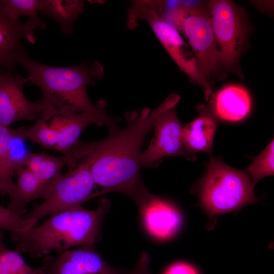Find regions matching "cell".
I'll return each mask as SVG.
<instances>
[{
    "label": "cell",
    "mask_w": 274,
    "mask_h": 274,
    "mask_svg": "<svg viewBox=\"0 0 274 274\" xmlns=\"http://www.w3.org/2000/svg\"><path fill=\"white\" fill-rule=\"evenodd\" d=\"M159 8L160 14L186 39L201 73L208 81L220 62L207 10L180 2L172 7Z\"/></svg>",
    "instance_id": "5b68a950"
},
{
    "label": "cell",
    "mask_w": 274,
    "mask_h": 274,
    "mask_svg": "<svg viewBox=\"0 0 274 274\" xmlns=\"http://www.w3.org/2000/svg\"><path fill=\"white\" fill-rule=\"evenodd\" d=\"M16 129L0 125V160L5 155L16 134Z\"/></svg>",
    "instance_id": "484cf974"
},
{
    "label": "cell",
    "mask_w": 274,
    "mask_h": 274,
    "mask_svg": "<svg viewBox=\"0 0 274 274\" xmlns=\"http://www.w3.org/2000/svg\"><path fill=\"white\" fill-rule=\"evenodd\" d=\"M39 28L33 20L24 22L12 20L0 11V66L14 72L16 58L22 52V41L25 39L36 43L35 31Z\"/></svg>",
    "instance_id": "4fadbf2b"
},
{
    "label": "cell",
    "mask_w": 274,
    "mask_h": 274,
    "mask_svg": "<svg viewBox=\"0 0 274 274\" xmlns=\"http://www.w3.org/2000/svg\"><path fill=\"white\" fill-rule=\"evenodd\" d=\"M163 274H199V273L192 265L179 261L169 265Z\"/></svg>",
    "instance_id": "83f0119b"
},
{
    "label": "cell",
    "mask_w": 274,
    "mask_h": 274,
    "mask_svg": "<svg viewBox=\"0 0 274 274\" xmlns=\"http://www.w3.org/2000/svg\"><path fill=\"white\" fill-rule=\"evenodd\" d=\"M131 13L145 20L180 70L203 90L207 100L212 103L214 94L210 82L201 73L195 57L178 29L160 13L155 1L132 3Z\"/></svg>",
    "instance_id": "8992f818"
},
{
    "label": "cell",
    "mask_w": 274,
    "mask_h": 274,
    "mask_svg": "<svg viewBox=\"0 0 274 274\" xmlns=\"http://www.w3.org/2000/svg\"><path fill=\"white\" fill-rule=\"evenodd\" d=\"M214 109L221 119L228 121L242 120L249 113L251 99L247 90L235 84L226 85L214 95Z\"/></svg>",
    "instance_id": "e0dca14e"
},
{
    "label": "cell",
    "mask_w": 274,
    "mask_h": 274,
    "mask_svg": "<svg viewBox=\"0 0 274 274\" xmlns=\"http://www.w3.org/2000/svg\"><path fill=\"white\" fill-rule=\"evenodd\" d=\"M206 172L196 187L199 203L211 218L235 212L258 201L249 174L211 157Z\"/></svg>",
    "instance_id": "277c9868"
},
{
    "label": "cell",
    "mask_w": 274,
    "mask_h": 274,
    "mask_svg": "<svg viewBox=\"0 0 274 274\" xmlns=\"http://www.w3.org/2000/svg\"><path fill=\"white\" fill-rule=\"evenodd\" d=\"M67 162L64 155L58 157L44 152H30L25 166L48 188L61 175V170Z\"/></svg>",
    "instance_id": "ffe728a7"
},
{
    "label": "cell",
    "mask_w": 274,
    "mask_h": 274,
    "mask_svg": "<svg viewBox=\"0 0 274 274\" xmlns=\"http://www.w3.org/2000/svg\"><path fill=\"white\" fill-rule=\"evenodd\" d=\"M29 81L13 72H0V125L9 127L17 121L36 120L43 114L40 100L32 102L25 95L24 85Z\"/></svg>",
    "instance_id": "30bf717a"
},
{
    "label": "cell",
    "mask_w": 274,
    "mask_h": 274,
    "mask_svg": "<svg viewBox=\"0 0 274 274\" xmlns=\"http://www.w3.org/2000/svg\"><path fill=\"white\" fill-rule=\"evenodd\" d=\"M22 135V126L16 128L10 146L5 155L0 160V191L8 195L15 183L13 177L16 170L25 166L30 152L24 143Z\"/></svg>",
    "instance_id": "ac0fdd59"
},
{
    "label": "cell",
    "mask_w": 274,
    "mask_h": 274,
    "mask_svg": "<svg viewBox=\"0 0 274 274\" xmlns=\"http://www.w3.org/2000/svg\"><path fill=\"white\" fill-rule=\"evenodd\" d=\"M138 207L146 231L155 239H169L181 227L182 216L179 210L157 196L150 193Z\"/></svg>",
    "instance_id": "7c38bea8"
},
{
    "label": "cell",
    "mask_w": 274,
    "mask_h": 274,
    "mask_svg": "<svg viewBox=\"0 0 274 274\" xmlns=\"http://www.w3.org/2000/svg\"><path fill=\"white\" fill-rule=\"evenodd\" d=\"M37 223L18 216L0 204V230H7L13 233L27 231Z\"/></svg>",
    "instance_id": "d4e9b609"
},
{
    "label": "cell",
    "mask_w": 274,
    "mask_h": 274,
    "mask_svg": "<svg viewBox=\"0 0 274 274\" xmlns=\"http://www.w3.org/2000/svg\"><path fill=\"white\" fill-rule=\"evenodd\" d=\"M84 2L78 0H41L39 11L54 19L65 34L72 32L74 23L83 11Z\"/></svg>",
    "instance_id": "d6986e66"
},
{
    "label": "cell",
    "mask_w": 274,
    "mask_h": 274,
    "mask_svg": "<svg viewBox=\"0 0 274 274\" xmlns=\"http://www.w3.org/2000/svg\"><path fill=\"white\" fill-rule=\"evenodd\" d=\"M22 135L25 140L28 139L45 148L56 149L57 132L44 115L28 127L22 126Z\"/></svg>",
    "instance_id": "7402d4cb"
},
{
    "label": "cell",
    "mask_w": 274,
    "mask_h": 274,
    "mask_svg": "<svg viewBox=\"0 0 274 274\" xmlns=\"http://www.w3.org/2000/svg\"><path fill=\"white\" fill-rule=\"evenodd\" d=\"M46 274H119L94 246L80 247L59 253L57 257H44L41 266Z\"/></svg>",
    "instance_id": "8fae6325"
},
{
    "label": "cell",
    "mask_w": 274,
    "mask_h": 274,
    "mask_svg": "<svg viewBox=\"0 0 274 274\" xmlns=\"http://www.w3.org/2000/svg\"><path fill=\"white\" fill-rule=\"evenodd\" d=\"M40 0H0V11L14 20L25 16L33 20L39 28L44 29L45 23L38 16L40 10Z\"/></svg>",
    "instance_id": "603a6c76"
},
{
    "label": "cell",
    "mask_w": 274,
    "mask_h": 274,
    "mask_svg": "<svg viewBox=\"0 0 274 274\" xmlns=\"http://www.w3.org/2000/svg\"><path fill=\"white\" fill-rule=\"evenodd\" d=\"M16 61L27 71L29 81L41 90L43 108L86 113L94 119L97 125L106 126L109 131L118 128L113 118L103 108L94 105L87 93V86L93 84L95 80L104 75L99 62L53 66L34 60L23 51L18 54Z\"/></svg>",
    "instance_id": "7a4b0ae2"
},
{
    "label": "cell",
    "mask_w": 274,
    "mask_h": 274,
    "mask_svg": "<svg viewBox=\"0 0 274 274\" xmlns=\"http://www.w3.org/2000/svg\"><path fill=\"white\" fill-rule=\"evenodd\" d=\"M17 180L10 193L7 209L18 216L26 212V206L36 199H43L48 187L25 166L15 173Z\"/></svg>",
    "instance_id": "2e32d148"
},
{
    "label": "cell",
    "mask_w": 274,
    "mask_h": 274,
    "mask_svg": "<svg viewBox=\"0 0 274 274\" xmlns=\"http://www.w3.org/2000/svg\"><path fill=\"white\" fill-rule=\"evenodd\" d=\"M180 97L172 94L155 110L145 108L127 116L123 128L109 131L100 140L79 141L66 154L67 165L83 164L90 170L95 185L102 187L97 196L119 192L138 206L150 193L141 176L140 158L144 140L160 114L176 107Z\"/></svg>",
    "instance_id": "6da1fadb"
},
{
    "label": "cell",
    "mask_w": 274,
    "mask_h": 274,
    "mask_svg": "<svg viewBox=\"0 0 274 274\" xmlns=\"http://www.w3.org/2000/svg\"><path fill=\"white\" fill-rule=\"evenodd\" d=\"M150 263L149 254L143 252L131 270L126 272L121 270L119 274H151L149 267Z\"/></svg>",
    "instance_id": "4316f807"
},
{
    "label": "cell",
    "mask_w": 274,
    "mask_h": 274,
    "mask_svg": "<svg viewBox=\"0 0 274 274\" xmlns=\"http://www.w3.org/2000/svg\"><path fill=\"white\" fill-rule=\"evenodd\" d=\"M110 207L105 197L99 199L95 209L82 206L49 216L42 223L25 232L13 233L16 250L33 258L44 257L72 249L94 246L100 239L101 228Z\"/></svg>",
    "instance_id": "3957f363"
},
{
    "label": "cell",
    "mask_w": 274,
    "mask_h": 274,
    "mask_svg": "<svg viewBox=\"0 0 274 274\" xmlns=\"http://www.w3.org/2000/svg\"><path fill=\"white\" fill-rule=\"evenodd\" d=\"M65 174L56 180L47 190L43 201L22 216L36 223L48 216L82 206L96 197L95 183L88 167L83 164L68 165Z\"/></svg>",
    "instance_id": "52a82bcc"
},
{
    "label": "cell",
    "mask_w": 274,
    "mask_h": 274,
    "mask_svg": "<svg viewBox=\"0 0 274 274\" xmlns=\"http://www.w3.org/2000/svg\"><path fill=\"white\" fill-rule=\"evenodd\" d=\"M153 128L154 133L152 139L141 155L142 167L157 165L165 157L183 156L191 160L184 145L183 125L178 119L175 107L160 114Z\"/></svg>",
    "instance_id": "9c48e42d"
},
{
    "label": "cell",
    "mask_w": 274,
    "mask_h": 274,
    "mask_svg": "<svg viewBox=\"0 0 274 274\" xmlns=\"http://www.w3.org/2000/svg\"><path fill=\"white\" fill-rule=\"evenodd\" d=\"M273 139L257 156L253 157V163L245 171L250 176L254 186L261 179L273 175Z\"/></svg>",
    "instance_id": "cb8c5ba5"
},
{
    "label": "cell",
    "mask_w": 274,
    "mask_h": 274,
    "mask_svg": "<svg viewBox=\"0 0 274 274\" xmlns=\"http://www.w3.org/2000/svg\"><path fill=\"white\" fill-rule=\"evenodd\" d=\"M207 11L220 64L231 67L236 62L245 43L246 26L244 11L227 0L209 1Z\"/></svg>",
    "instance_id": "ba28073f"
},
{
    "label": "cell",
    "mask_w": 274,
    "mask_h": 274,
    "mask_svg": "<svg viewBox=\"0 0 274 274\" xmlns=\"http://www.w3.org/2000/svg\"><path fill=\"white\" fill-rule=\"evenodd\" d=\"M55 129L57 134L56 151L66 154L80 140L83 130L89 125L96 122L90 115L79 112H73L43 108V114Z\"/></svg>",
    "instance_id": "5bb4252c"
},
{
    "label": "cell",
    "mask_w": 274,
    "mask_h": 274,
    "mask_svg": "<svg viewBox=\"0 0 274 274\" xmlns=\"http://www.w3.org/2000/svg\"><path fill=\"white\" fill-rule=\"evenodd\" d=\"M217 127L216 120L209 111L201 108L199 116L183 126V140L191 160H195L198 152L212 156V146Z\"/></svg>",
    "instance_id": "9a60e30c"
},
{
    "label": "cell",
    "mask_w": 274,
    "mask_h": 274,
    "mask_svg": "<svg viewBox=\"0 0 274 274\" xmlns=\"http://www.w3.org/2000/svg\"><path fill=\"white\" fill-rule=\"evenodd\" d=\"M0 230V274H46L43 267L29 266L18 252L9 250L4 243V233Z\"/></svg>",
    "instance_id": "44dd1931"
}]
</instances>
